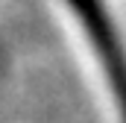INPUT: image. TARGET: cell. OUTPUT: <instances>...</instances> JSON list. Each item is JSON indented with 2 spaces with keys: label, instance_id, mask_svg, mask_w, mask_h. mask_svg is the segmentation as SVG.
I'll return each mask as SVG.
<instances>
[{
  "label": "cell",
  "instance_id": "1",
  "mask_svg": "<svg viewBox=\"0 0 126 123\" xmlns=\"http://www.w3.org/2000/svg\"><path fill=\"white\" fill-rule=\"evenodd\" d=\"M67 6L79 18L82 30L88 32V38L94 44V53L103 64V73L109 76L114 103L120 108V117L126 123V50H123V41L114 30V24H111L109 9L103 6V0H67Z\"/></svg>",
  "mask_w": 126,
  "mask_h": 123
}]
</instances>
